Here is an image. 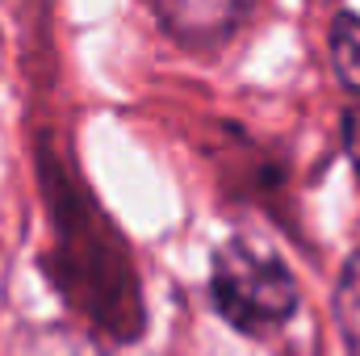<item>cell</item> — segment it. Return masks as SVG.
<instances>
[{
  "label": "cell",
  "instance_id": "1",
  "mask_svg": "<svg viewBox=\"0 0 360 356\" xmlns=\"http://www.w3.org/2000/svg\"><path fill=\"white\" fill-rule=\"evenodd\" d=\"M42 193L51 205L55 227V256H59V289L72 298V306L96 323L113 340H130L143 327V298L126 243L105 222V214L92 205V197L80 189L51 151H42Z\"/></svg>",
  "mask_w": 360,
  "mask_h": 356
},
{
  "label": "cell",
  "instance_id": "2",
  "mask_svg": "<svg viewBox=\"0 0 360 356\" xmlns=\"http://www.w3.org/2000/svg\"><path fill=\"white\" fill-rule=\"evenodd\" d=\"M210 302L243 336H272L297 310V281L285 260L256 239H226L210 265Z\"/></svg>",
  "mask_w": 360,
  "mask_h": 356
},
{
  "label": "cell",
  "instance_id": "3",
  "mask_svg": "<svg viewBox=\"0 0 360 356\" xmlns=\"http://www.w3.org/2000/svg\"><path fill=\"white\" fill-rule=\"evenodd\" d=\"M155 21L184 46H218L231 38L260 0H147Z\"/></svg>",
  "mask_w": 360,
  "mask_h": 356
},
{
  "label": "cell",
  "instance_id": "4",
  "mask_svg": "<svg viewBox=\"0 0 360 356\" xmlns=\"http://www.w3.org/2000/svg\"><path fill=\"white\" fill-rule=\"evenodd\" d=\"M331 68H335V80L360 96V17L356 13H340L331 21Z\"/></svg>",
  "mask_w": 360,
  "mask_h": 356
},
{
  "label": "cell",
  "instance_id": "5",
  "mask_svg": "<svg viewBox=\"0 0 360 356\" xmlns=\"http://www.w3.org/2000/svg\"><path fill=\"white\" fill-rule=\"evenodd\" d=\"M335 319H340V336H344L348 352L360 356V252H352V260L340 272V285H335Z\"/></svg>",
  "mask_w": 360,
  "mask_h": 356
},
{
  "label": "cell",
  "instance_id": "6",
  "mask_svg": "<svg viewBox=\"0 0 360 356\" xmlns=\"http://www.w3.org/2000/svg\"><path fill=\"white\" fill-rule=\"evenodd\" d=\"M13 356H101V352L92 348L89 336H80L72 327H46V331H30Z\"/></svg>",
  "mask_w": 360,
  "mask_h": 356
},
{
  "label": "cell",
  "instance_id": "7",
  "mask_svg": "<svg viewBox=\"0 0 360 356\" xmlns=\"http://www.w3.org/2000/svg\"><path fill=\"white\" fill-rule=\"evenodd\" d=\"M344 147H348L352 172H356V180H360V105L344 113Z\"/></svg>",
  "mask_w": 360,
  "mask_h": 356
}]
</instances>
